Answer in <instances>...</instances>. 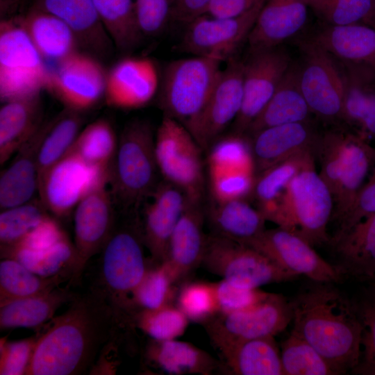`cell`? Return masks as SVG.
Listing matches in <instances>:
<instances>
[{"instance_id": "37", "label": "cell", "mask_w": 375, "mask_h": 375, "mask_svg": "<svg viewBox=\"0 0 375 375\" xmlns=\"http://www.w3.org/2000/svg\"><path fill=\"white\" fill-rule=\"evenodd\" d=\"M74 297L68 289H54L44 294L7 301L1 304V328L40 327Z\"/></svg>"}, {"instance_id": "58", "label": "cell", "mask_w": 375, "mask_h": 375, "mask_svg": "<svg viewBox=\"0 0 375 375\" xmlns=\"http://www.w3.org/2000/svg\"><path fill=\"white\" fill-rule=\"evenodd\" d=\"M212 0H175L172 21L187 24L205 15Z\"/></svg>"}, {"instance_id": "6", "label": "cell", "mask_w": 375, "mask_h": 375, "mask_svg": "<svg viewBox=\"0 0 375 375\" xmlns=\"http://www.w3.org/2000/svg\"><path fill=\"white\" fill-rule=\"evenodd\" d=\"M222 63L216 58L193 56L167 65L159 89V102L164 115L190 130L213 90Z\"/></svg>"}, {"instance_id": "33", "label": "cell", "mask_w": 375, "mask_h": 375, "mask_svg": "<svg viewBox=\"0 0 375 375\" xmlns=\"http://www.w3.org/2000/svg\"><path fill=\"white\" fill-rule=\"evenodd\" d=\"M41 97L3 102L0 108V164L3 165L40 128Z\"/></svg>"}, {"instance_id": "45", "label": "cell", "mask_w": 375, "mask_h": 375, "mask_svg": "<svg viewBox=\"0 0 375 375\" xmlns=\"http://www.w3.org/2000/svg\"><path fill=\"white\" fill-rule=\"evenodd\" d=\"M178 290L165 265L156 262L153 267L147 268L133 293L131 301L135 313L175 303Z\"/></svg>"}, {"instance_id": "3", "label": "cell", "mask_w": 375, "mask_h": 375, "mask_svg": "<svg viewBox=\"0 0 375 375\" xmlns=\"http://www.w3.org/2000/svg\"><path fill=\"white\" fill-rule=\"evenodd\" d=\"M160 180L153 128L147 120L133 119L120 134L110 169L109 185L115 204L138 213Z\"/></svg>"}, {"instance_id": "4", "label": "cell", "mask_w": 375, "mask_h": 375, "mask_svg": "<svg viewBox=\"0 0 375 375\" xmlns=\"http://www.w3.org/2000/svg\"><path fill=\"white\" fill-rule=\"evenodd\" d=\"M333 208V194L313 160L294 177L265 217L314 247L330 244L327 226Z\"/></svg>"}, {"instance_id": "12", "label": "cell", "mask_w": 375, "mask_h": 375, "mask_svg": "<svg viewBox=\"0 0 375 375\" xmlns=\"http://www.w3.org/2000/svg\"><path fill=\"white\" fill-rule=\"evenodd\" d=\"M299 85L312 113L326 122L342 121L344 81L341 65L318 44L299 42Z\"/></svg>"}, {"instance_id": "52", "label": "cell", "mask_w": 375, "mask_h": 375, "mask_svg": "<svg viewBox=\"0 0 375 375\" xmlns=\"http://www.w3.org/2000/svg\"><path fill=\"white\" fill-rule=\"evenodd\" d=\"M212 283L220 313L250 309L263 301L270 294L259 288L239 287L224 279Z\"/></svg>"}, {"instance_id": "22", "label": "cell", "mask_w": 375, "mask_h": 375, "mask_svg": "<svg viewBox=\"0 0 375 375\" xmlns=\"http://www.w3.org/2000/svg\"><path fill=\"white\" fill-rule=\"evenodd\" d=\"M202 201L190 200L171 236L165 260L166 267L175 284L183 283L201 265L206 236Z\"/></svg>"}, {"instance_id": "46", "label": "cell", "mask_w": 375, "mask_h": 375, "mask_svg": "<svg viewBox=\"0 0 375 375\" xmlns=\"http://www.w3.org/2000/svg\"><path fill=\"white\" fill-rule=\"evenodd\" d=\"M41 200H31L25 203L1 210L0 214V241L1 248L21 241L49 215Z\"/></svg>"}, {"instance_id": "7", "label": "cell", "mask_w": 375, "mask_h": 375, "mask_svg": "<svg viewBox=\"0 0 375 375\" xmlns=\"http://www.w3.org/2000/svg\"><path fill=\"white\" fill-rule=\"evenodd\" d=\"M49 69L19 17L0 23V99L2 103L40 96Z\"/></svg>"}, {"instance_id": "26", "label": "cell", "mask_w": 375, "mask_h": 375, "mask_svg": "<svg viewBox=\"0 0 375 375\" xmlns=\"http://www.w3.org/2000/svg\"><path fill=\"white\" fill-rule=\"evenodd\" d=\"M309 0H267L247 38L249 51L281 46L304 26Z\"/></svg>"}, {"instance_id": "41", "label": "cell", "mask_w": 375, "mask_h": 375, "mask_svg": "<svg viewBox=\"0 0 375 375\" xmlns=\"http://www.w3.org/2000/svg\"><path fill=\"white\" fill-rule=\"evenodd\" d=\"M118 141L112 123L108 119L100 118L82 128L68 153L92 166L110 169Z\"/></svg>"}, {"instance_id": "36", "label": "cell", "mask_w": 375, "mask_h": 375, "mask_svg": "<svg viewBox=\"0 0 375 375\" xmlns=\"http://www.w3.org/2000/svg\"><path fill=\"white\" fill-rule=\"evenodd\" d=\"M222 367L235 375H283L274 336L242 341L219 351Z\"/></svg>"}, {"instance_id": "59", "label": "cell", "mask_w": 375, "mask_h": 375, "mask_svg": "<svg viewBox=\"0 0 375 375\" xmlns=\"http://www.w3.org/2000/svg\"><path fill=\"white\" fill-rule=\"evenodd\" d=\"M369 26L375 28V0H374V12L369 24Z\"/></svg>"}, {"instance_id": "28", "label": "cell", "mask_w": 375, "mask_h": 375, "mask_svg": "<svg viewBox=\"0 0 375 375\" xmlns=\"http://www.w3.org/2000/svg\"><path fill=\"white\" fill-rule=\"evenodd\" d=\"M375 165V147L356 132L347 131L342 169L332 218L338 224L352 206Z\"/></svg>"}, {"instance_id": "18", "label": "cell", "mask_w": 375, "mask_h": 375, "mask_svg": "<svg viewBox=\"0 0 375 375\" xmlns=\"http://www.w3.org/2000/svg\"><path fill=\"white\" fill-rule=\"evenodd\" d=\"M243 61L237 56L222 69L213 90L190 131L206 151L238 117L243 101Z\"/></svg>"}, {"instance_id": "40", "label": "cell", "mask_w": 375, "mask_h": 375, "mask_svg": "<svg viewBox=\"0 0 375 375\" xmlns=\"http://www.w3.org/2000/svg\"><path fill=\"white\" fill-rule=\"evenodd\" d=\"M66 275L41 276L19 262L7 258L0 262L1 304L7 301L48 293L54 290Z\"/></svg>"}, {"instance_id": "20", "label": "cell", "mask_w": 375, "mask_h": 375, "mask_svg": "<svg viewBox=\"0 0 375 375\" xmlns=\"http://www.w3.org/2000/svg\"><path fill=\"white\" fill-rule=\"evenodd\" d=\"M190 201L180 188L161 178L143 203L139 217L144 245L153 261L165 260L172 233Z\"/></svg>"}, {"instance_id": "31", "label": "cell", "mask_w": 375, "mask_h": 375, "mask_svg": "<svg viewBox=\"0 0 375 375\" xmlns=\"http://www.w3.org/2000/svg\"><path fill=\"white\" fill-rule=\"evenodd\" d=\"M310 40L342 62L362 65L375 70V28L365 24L326 25Z\"/></svg>"}, {"instance_id": "15", "label": "cell", "mask_w": 375, "mask_h": 375, "mask_svg": "<svg viewBox=\"0 0 375 375\" xmlns=\"http://www.w3.org/2000/svg\"><path fill=\"white\" fill-rule=\"evenodd\" d=\"M56 64L45 90L64 108L83 112L104 98L107 72L100 60L78 51Z\"/></svg>"}, {"instance_id": "48", "label": "cell", "mask_w": 375, "mask_h": 375, "mask_svg": "<svg viewBox=\"0 0 375 375\" xmlns=\"http://www.w3.org/2000/svg\"><path fill=\"white\" fill-rule=\"evenodd\" d=\"M367 285L351 299L363 327L360 358L353 374L375 375V288Z\"/></svg>"}, {"instance_id": "25", "label": "cell", "mask_w": 375, "mask_h": 375, "mask_svg": "<svg viewBox=\"0 0 375 375\" xmlns=\"http://www.w3.org/2000/svg\"><path fill=\"white\" fill-rule=\"evenodd\" d=\"M344 81L342 119L353 132L375 142V70L342 62Z\"/></svg>"}, {"instance_id": "47", "label": "cell", "mask_w": 375, "mask_h": 375, "mask_svg": "<svg viewBox=\"0 0 375 375\" xmlns=\"http://www.w3.org/2000/svg\"><path fill=\"white\" fill-rule=\"evenodd\" d=\"M133 322L153 340H174L185 331L189 319L176 303L135 313Z\"/></svg>"}, {"instance_id": "11", "label": "cell", "mask_w": 375, "mask_h": 375, "mask_svg": "<svg viewBox=\"0 0 375 375\" xmlns=\"http://www.w3.org/2000/svg\"><path fill=\"white\" fill-rule=\"evenodd\" d=\"M292 319L290 299L270 293L250 309L217 314L203 324L215 348L219 351L234 344L268 336L284 331Z\"/></svg>"}, {"instance_id": "53", "label": "cell", "mask_w": 375, "mask_h": 375, "mask_svg": "<svg viewBox=\"0 0 375 375\" xmlns=\"http://www.w3.org/2000/svg\"><path fill=\"white\" fill-rule=\"evenodd\" d=\"M138 28L144 37L160 34L172 21L175 0H133Z\"/></svg>"}, {"instance_id": "19", "label": "cell", "mask_w": 375, "mask_h": 375, "mask_svg": "<svg viewBox=\"0 0 375 375\" xmlns=\"http://www.w3.org/2000/svg\"><path fill=\"white\" fill-rule=\"evenodd\" d=\"M109 173L110 169L92 166L68 153L44 175L38 192L48 211L64 217Z\"/></svg>"}, {"instance_id": "21", "label": "cell", "mask_w": 375, "mask_h": 375, "mask_svg": "<svg viewBox=\"0 0 375 375\" xmlns=\"http://www.w3.org/2000/svg\"><path fill=\"white\" fill-rule=\"evenodd\" d=\"M160 80L152 59L126 56L107 72L104 99L108 106L117 108L143 107L159 92Z\"/></svg>"}, {"instance_id": "2", "label": "cell", "mask_w": 375, "mask_h": 375, "mask_svg": "<svg viewBox=\"0 0 375 375\" xmlns=\"http://www.w3.org/2000/svg\"><path fill=\"white\" fill-rule=\"evenodd\" d=\"M335 284L311 281L290 299L292 331L340 375L351 372L360 361L363 327L352 299Z\"/></svg>"}, {"instance_id": "56", "label": "cell", "mask_w": 375, "mask_h": 375, "mask_svg": "<svg viewBox=\"0 0 375 375\" xmlns=\"http://www.w3.org/2000/svg\"><path fill=\"white\" fill-rule=\"evenodd\" d=\"M65 236L58 223L49 215L16 244L35 251H45Z\"/></svg>"}, {"instance_id": "54", "label": "cell", "mask_w": 375, "mask_h": 375, "mask_svg": "<svg viewBox=\"0 0 375 375\" xmlns=\"http://www.w3.org/2000/svg\"><path fill=\"white\" fill-rule=\"evenodd\" d=\"M375 213V165L358 192L350 209L338 224V229L331 238V243L358 222Z\"/></svg>"}, {"instance_id": "8", "label": "cell", "mask_w": 375, "mask_h": 375, "mask_svg": "<svg viewBox=\"0 0 375 375\" xmlns=\"http://www.w3.org/2000/svg\"><path fill=\"white\" fill-rule=\"evenodd\" d=\"M203 150L188 128L163 116L155 133V152L161 178L192 201H202L206 185Z\"/></svg>"}, {"instance_id": "9", "label": "cell", "mask_w": 375, "mask_h": 375, "mask_svg": "<svg viewBox=\"0 0 375 375\" xmlns=\"http://www.w3.org/2000/svg\"><path fill=\"white\" fill-rule=\"evenodd\" d=\"M201 265L222 279L247 288H259L299 277L253 248L212 233L206 236Z\"/></svg>"}, {"instance_id": "23", "label": "cell", "mask_w": 375, "mask_h": 375, "mask_svg": "<svg viewBox=\"0 0 375 375\" xmlns=\"http://www.w3.org/2000/svg\"><path fill=\"white\" fill-rule=\"evenodd\" d=\"M32 7L62 20L75 35L81 51L101 60L115 48L92 0H35Z\"/></svg>"}, {"instance_id": "29", "label": "cell", "mask_w": 375, "mask_h": 375, "mask_svg": "<svg viewBox=\"0 0 375 375\" xmlns=\"http://www.w3.org/2000/svg\"><path fill=\"white\" fill-rule=\"evenodd\" d=\"M334 264L343 276L367 283L375 277V213L356 224L332 242Z\"/></svg>"}, {"instance_id": "38", "label": "cell", "mask_w": 375, "mask_h": 375, "mask_svg": "<svg viewBox=\"0 0 375 375\" xmlns=\"http://www.w3.org/2000/svg\"><path fill=\"white\" fill-rule=\"evenodd\" d=\"M83 112L66 108L45 122L38 157V183L69 152L83 128Z\"/></svg>"}, {"instance_id": "34", "label": "cell", "mask_w": 375, "mask_h": 375, "mask_svg": "<svg viewBox=\"0 0 375 375\" xmlns=\"http://www.w3.org/2000/svg\"><path fill=\"white\" fill-rule=\"evenodd\" d=\"M19 19L44 60L57 63L81 51L71 28L56 16L32 7Z\"/></svg>"}, {"instance_id": "13", "label": "cell", "mask_w": 375, "mask_h": 375, "mask_svg": "<svg viewBox=\"0 0 375 375\" xmlns=\"http://www.w3.org/2000/svg\"><path fill=\"white\" fill-rule=\"evenodd\" d=\"M267 1H260L239 16L215 17L205 14L194 19L186 24L179 48L193 56L227 62L236 56L238 49L247 41Z\"/></svg>"}, {"instance_id": "49", "label": "cell", "mask_w": 375, "mask_h": 375, "mask_svg": "<svg viewBox=\"0 0 375 375\" xmlns=\"http://www.w3.org/2000/svg\"><path fill=\"white\" fill-rule=\"evenodd\" d=\"M309 8L326 25L361 23L369 26L374 0H309Z\"/></svg>"}, {"instance_id": "50", "label": "cell", "mask_w": 375, "mask_h": 375, "mask_svg": "<svg viewBox=\"0 0 375 375\" xmlns=\"http://www.w3.org/2000/svg\"><path fill=\"white\" fill-rule=\"evenodd\" d=\"M183 283L175 303L190 322L203 325L219 313L212 283L185 281Z\"/></svg>"}, {"instance_id": "24", "label": "cell", "mask_w": 375, "mask_h": 375, "mask_svg": "<svg viewBox=\"0 0 375 375\" xmlns=\"http://www.w3.org/2000/svg\"><path fill=\"white\" fill-rule=\"evenodd\" d=\"M320 135L309 120L256 133L249 137L256 174L302 151L315 150Z\"/></svg>"}, {"instance_id": "27", "label": "cell", "mask_w": 375, "mask_h": 375, "mask_svg": "<svg viewBox=\"0 0 375 375\" xmlns=\"http://www.w3.org/2000/svg\"><path fill=\"white\" fill-rule=\"evenodd\" d=\"M45 122L17 151L0 178L1 210L25 203L38 191V157L44 134Z\"/></svg>"}, {"instance_id": "60", "label": "cell", "mask_w": 375, "mask_h": 375, "mask_svg": "<svg viewBox=\"0 0 375 375\" xmlns=\"http://www.w3.org/2000/svg\"><path fill=\"white\" fill-rule=\"evenodd\" d=\"M367 284L372 285L375 288V277L367 282Z\"/></svg>"}, {"instance_id": "57", "label": "cell", "mask_w": 375, "mask_h": 375, "mask_svg": "<svg viewBox=\"0 0 375 375\" xmlns=\"http://www.w3.org/2000/svg\"><path fill=\"white\" fill-rule=\"evenodd\" d=\"M263 0H212L206 15L215 17H233L241 15Z\"/></svg>"}, {"instance_id": "17", "label": "cell", "mask_w": 375, "mask_h": 375, "mask_svg": "<svg viewBox=\"0 0 375 375\" xmlns=\"http://www.w3.org/2000/svg\"><path fill=\"white\" fill-rule=\"evenodd\" d=\"M285 270L310 281L338 283L344 276L334 265L321 257L305 240L278 227L265 229L247 243Z\"/></svg>"}, {"instance_id": "43", "label": "cell", "mask_w": 375, "mask_h": 375, "mask_svg": "<svg viewBox=\"0 0 375 375\" xmlns=\"http://www.w3.org/2000/svg\"><path fill=\"white\" fill-rule=\"evenodd\" d=\"M8 258L17 260L33 272L44 277H50L62 272L67 265H71L74 258V246L67 235L45 251H35L19 244L1 248Z\"/></svg>"}, {"instance_id": "42", "label": "cell", "mask_w": 375, "mask_h": 375, "mask_svg": "<svg viewBox=\"0 0 375 375\" xmlns=\"http://www.w3.org/2000/svg\"><path fill=\"white\" fill-rule=\"evenodd\" d=\"M116 49L129 52L142 42L133 0H92Z\"/></svg>"}, {"instance_id": "44", "label": "cell", "mask_w": 375, "mask_h": 375, "mask_svg": "<svg viewBox=\"0 0 375 375\" xmlns=\"http://www.w3.org/2000/svg\"><path fill=\"white\" fill-rule=\"evenodd\" d=\"M281 359L283 375H337L312 345L292 331L282 342Z\"/></svg>"}, {"instance_id": "16", "label": "cell", "mask_w": 375, "mask_h": 375, "mask_svg": "<svg viewBox=\"0 0 375 375\" xmlns=\"http://www.w3.org/2000/svg\"><path fill=\"white\" fill-rule=\"evenodd\" d=\"M292 63L289 53L280 46L249 51L243 61V101L231 125L232 132L246 135L253 121L272 97Z\"/></svg>"}, {"instance_id": "1", "label": "cell", "mask_w": 375, "mask_h": 375, "mask_svg": "<svg viewBox=\"0 0 375 375\" xmlns=\"http://www.w3.org/2000/svg\"><path fill=\"white\" fill-rule=\"evenodd\" d=\"M119 317L99 291L75 296L36 341L25 374L77 375L94 363Z\"/></svg>"}, {"instance_id": "14", "label": "cell", "mask_w": 375, "mask_h": 375, "mask_svg": "<svg viewBox=\"0 0 375 375\" xmlns=\"http://www.w3.org/2000/svg\"><path fill=\"white\" fill-rule=\"evenodd\" d=\"M109 176L110 173L103 176L76 207L72 282L81 277L90 258L103 249L115 228Z\"/></svg>"}, {"instance_id": "39", "label": "cell", "mask_w": 375, "mask_h": 375, "mask_svg": "<svg viewBox=\"0 0 375 375\" xmlns=\"http://www.w3.org/2000/svg\"><path fill=\"white\" fill-rule=\"evenodd\" d=\"M315 149L302 151L257 174L251 197L264 216L294 177L315 160Z\"/></svg>"}, {"instance_id": "55", "label": "cell", "mask_w": 375, "mask_h": 375, "mask_svg": "<svg viewBox=\"0 0 375 375\" xmlns=\"http://www.w3.org/2000/svg\"><path fill=\"white\" fill-rule=\"evenodd\" d=\"M37 340L30 338L7 343L1 349V375L24 374Z\"/></svg>"}, {"instance_id": "51", "label": "cell", "mask_w": 375, "mask_h": 375, "mask_svg": "<svg viewBox=\"0 0 375 375\" xmlns=\"http://www.w3.org/2000/svg\"><path fill=\"white\" fill-rule=\"evenodd\" d=\"M346 130L335 128L322 134L315 151L320 162L322 178L335 196L342 169Z\"/></svg>"}, {"instance_id": "10", "label": "cell", "mask_w": 375, "mask_h": 375, "mask_svg": "<svg viewBox=\"0 0 375 375\" xmlns=\"http://www.w3.org/2000/svg\"><path fill=\"white\" fill-rule=\"evenodd\" d=\"M206 151L210 200L247 199L252 196L257 174L248 135L224 134Z\"/></svg>"}, {"instance_id": "5", "label": "cell", "mask_w": 375, "mask_h": 375, "mask_svg": "<svg viewBox=\"0 0 375 375\" xmlns=\"http://www.w3.org/2000/svg\"><path fill=\"white\" fill-rule=\"evenodd\" d=\"M144 247L137 213L114 228L101 250V276L106 292H101L119 317L133 319L135 314L131 298L148 268Z\"/></svg>"}, {"instance_id": "32", "label": "cell", "mask_w": 375, "mask_h": 375, "mask_svg": "<svg viewBox=\"0 0 375 375\" xmlns=\"http://www.w3.org/2000/svg\"><path fill=\"white\" fill-rule=\"evenodd\" d=\"M204 209L212 234L246 244L265 230L263 213L246 199L210 200Z\"/></svg>"}, {"instance_id": "30", "label": "cell", "mask_w": 375, "mask_h": 375, "mask_svg": "<svg viewBox=\"0 0 375 375\" xmlns=\"http://www.w3.org/2000/svg\"><path fill=\"white\" fill-rule=\"evenodd\" d=\"M310 108L299 85V63L292 62L276 90L248 128L252 136L272 126L308 121Z\"/></svg>"}, {"instance_id": "35", "label": "cell", "mask_w": 375, "mask_h": 375, "mask_svg": "<svg viewBox=\"0 0 375 375\" xmlns=\"http://www.w3.org/2000/svg\"><path fill=\"white\" fill-rule=\"evenodd\" d=\"M147 357L158 369L170 375H212L222 365L195 345L176 339L153 340Z\"/></svg>"}]
</instances>
